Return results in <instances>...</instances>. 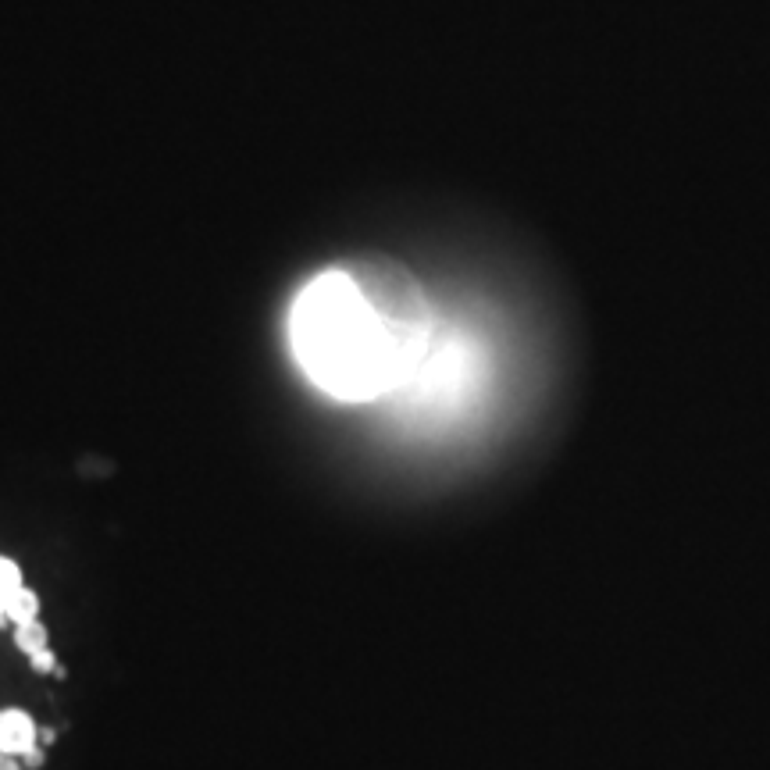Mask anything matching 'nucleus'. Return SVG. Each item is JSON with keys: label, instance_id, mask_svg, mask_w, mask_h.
<instances>
[{"label": "nucleus", "instance_id": "obj_1", "mask_svg": "<svg viewBox=\"0 0 770 770\" xmlns=\"http://www.w3.org/2000/svg\"><path fill=\"white\" fill-rule=\"evenodd\" d=\"M289 339L304 375L336 400H378L418 375L435 343V307L407 264L353 257L300 289Z\"/></svg>", "mask_w": 770, "mask_h": 770}, {"label": "nucleus", "instance_id": "obj_2", "mask_svg": "<svg viewBox=\"0 0 770 770\" xmlns=\"http://www.w3.org/2000/svg\"><path fill=\"white\" fill-rule=\"evenodd\" d=\"M33 746H40V731H36L33 717L22 710L0 713V753L25 756Z\"/></svg>", "mask_w": 770, "mask_h": 770}, {"label": "nucleus", "instance_id": "obj_3", "mask_svg": "<svg viewBox=\"0 0 770 770\" xmlns=\"http://www.w3.org/2000/svg\"><path fill=\"white\" fill-rule=\"evenodd\" d=\"M8 621L15 624V628H22V624H29V621H36V614H40V599H36V592L33 589H18L15 596L8 599Z\"/></svg>", "mask_w": 770, "mask_h": 770}, {"label": "nucleus", "instance_id": "obj_4", "mask_svg": "<svg viewBox=\"0 0 770 770\" xmlns=\"http://www.w3.org/2000/svg\"><path fill=\"white\" fill-rule=\"evenodd\" d=\"M15 642H18V649L22 653H40V649H50V635H47V624H40V621H29V624H22V628L15 631Z\"/></svg>", "mask_w": 770, "mask_h": 770}, {"label": "nucleus", "instance_id": "obj_5", "mask_svg": "<svg viewBox=\"0 0 770 770\" xmlns=\"http://www.w3.org/2000/svg\"><path fill=\"white\" fill-rule=\"evenodd\" d=\"M18 589H22V571H18L15 560L0 557V603L8 607V599L15 596Z\"/></svg>", "mask_w": 770, "mask_h": 770}, {"label": "nucleus", "instance_id": "obj_6", "mask_svg": "<svg viewBox=\"0 0 770 770\" xmlns=\"http://www.w3.org/2000/svg\"><path fill=\"white\" fill-rule=\"evenodd\" d=\"M29 660H33V671L36 674H54V671H58V660H54V653H50V649H40V653H33Z\"/></svg>", "mask_w": 770, "mask_h": 770}, {"label": "nucleus", "instance_id": "obj_7", "mask_svg": "<svg viewBox=\"0 0 770 770\" xmlns=\"http://www.w3.org/2000/svg\"><path fill=\"white\" fill-rule=\"evenodd\" d=\"M22 760V767L25 770H40L43 767V760H47V753H43V746H33L25 756H18Z\"/></svg>", "mask_w": 770, "mask_h": 770}, {"label": "nucleus", "instance_id": "obj_8", "mask_svg": "<svg viewBox=\"0 0 770 770\" xmlns=\"http://www.w3.org/2000/svg\"><path fill=\"white\" fill-rule=\"evenodd\" d=\"M0 770H25V767H22V760H18V756L0 753Z\"/></svg>", "mask_w": 770, "mask_h": 770}, {"label": "nucleus", "instance_id": "obj_9", "mask_svg": "<svg viewBox=\"0 0 770 770\" xmlns=\"http://www.w3.org/2000/svg\"><path fill=\"white\" fill-rule=\"evenodd\" d=\"M54 738H58V735H54V731H50V728H43V731H40V746H50V742H54Z\"/></svg>", "mask_w": 770, "mask_h": 770}]
</instances>
